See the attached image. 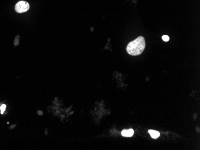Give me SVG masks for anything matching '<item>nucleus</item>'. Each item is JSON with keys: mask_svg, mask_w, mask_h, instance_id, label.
<instances>
[{"mask_svg": "<svg viewBox=\"0 0 200 150\" xmlns=\"http://www.w3.org/2000/svg\"><path fill=\"white\" fill-rule=\"evenodd\" d=\"M145 47V39L143 37L140 36L128 45L126 51L131 55L138 56L143 52Z\"/></svg>", "mask_w": 200, "mask_h": 150, "instance_id": "f257e3e1", "label": "nucleus"}, {"mask_svg": "<svg viewBox=\"0 0 200 150\" xmlns=\"http://www.w3.org/2000/svg\"><path fill=\"white\" fill-rule=\"evenodd\" d=\"M30 9V5L28 2L25 1H20L18 2L15 5V10L19 13H22L27 12Z\"/></svg>", "mask_w": 200, "mask_h": 150, "instance_id": "f03ea898", "label": "nucleus"}, {"mask_svg": "<svg viewBox=\"0 0 200 150\" xmlns=\"http://www.w3.org/2000/svg\"><path fill=\"white\" fill-rule=\"evenodd\" d=\"M162 40H163V41H165V42H167V41H169V37L168 35H163V36L162 37Z\"/></svg>", "mask_w": 200, "mask_h": 150, "instance_id": "423d86ee", "label": "nucleus"}, {"mask_svg": "<svg viewBox=\"0 0 200 150\" xmlns=\"http://www.w3.org/2000/svg\"><path fill=\"white\" fill-rule=\"evenodd\" d=\"M149 133L151 136V137L154 139H156L160 136V134L159 132L154 130H149Z\"/></svg>", "mask_w": 200, "mask_h": 150, "instance_id": "20e7f679", "label": "nucleus"}, {"mask_svg": "<svg viewBox=\"0 0 200 150\" xmlns=\"http://www.w3.org/2000/svg\"><path fill=\"white\" fill-rule=\"evenodd\" d=\"M134 130L132 129L128 130H123L121 132V134L125 137H131L134 135Z\"/></svg>", "mask_w": 200, "mask_h": 150, "instance_id": "7ed1b4c3", "label": "nucleus"}, {"mask_svg": "<svg viewBox=\"0 0 200 150\" xmlns=\"http://www.w3.org/2000/svg\"><path fill=\"white\" fill-rule=\"evenodd\" d=\"M5 108H6V105L3 104V105H1V107H0V110H1V114H3L4 112L5 111Z\"/></svg>", "mask_w": 200, "mask_h": 150, "instance_id": "39448f33", "label": "nucleus"}]
</instances>
